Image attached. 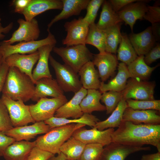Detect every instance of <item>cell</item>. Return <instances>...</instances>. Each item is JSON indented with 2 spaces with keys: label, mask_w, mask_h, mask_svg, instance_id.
Listing matches in <instances>:
<instances>
[{
  "label": "cell",
  "mask_w": 160,
  "mask_h": 160,
  "mask_svg": "<svg viewBox=\"0 0 160 160\" xmlns=\"http://www.w3.org/2000/svg\"><path fill=\"white\" fill-rule=\"evenodd\" d=\"M111 142L135 147L150 145L160 152V125L137 124L122 121L112 133Z\"/></svg>",
  "instance_id": "6da1fadb"
},
{
  "label": "cell",
  "mask_w": 160,
  "mask_h": 160,
  "mask_svg": "<svg viewBox=\"0 0 160 160\" xmlns=\"http://www.w3.org/2000/svg\"><path fill=\"white\" fill-rule=\"evenodd\" d=\"M35 88V84L29 76L16 67H9L2 92L13 100L24 103L31 99Z\"/></svg>",
  "instance_id": "7a4b0ae2"
},
{
  "label": "cell",
  "mask_w": 160,
  "mask_h": 160,
  "mask_svg": "<svg viewBox=\"0 0 160 160\" xmlns=\"http://www.w3.org/2000/svg\"><path fill=\"white\" fill-rule=\"evenodd\" d=\"M86 125L73 124L55 127L45 135L38 137L35 141L36 146L54 155L60 153L61 146L71 137L77 129Z\"/></svg>",
  "instance_id": "3957f363"
},
{
  "label": "cell",
  "mask_w": 160,
  "mask_h": 160,
  "mask_svg": "<svg viewBox=\"0 0 160 160\" xmlns=\"http://www.w3.org/2000/svg\"><path fill=\"white\" fill-rule=\"evenodd\" d=\"M52 51L61 57L65 64L77 73L85 64L92 60L93 58V54L84 44L65 47L55 46Z\"/></svg>",
  "instance_id": "277c9868"
},
{
  "label": "cell",
  "mask_w": 160,
  "mask_h": 160,
  "mask_svg": "<svg viewBox=\"0 0 160 160\" xmlns=\"http://www.w3.org/2000/svg\"><path fill=\"white\" fill-rule=\"evenodd\" d=\"M49 60L54 70L56 80L64 92L75 93L82 87L77 73L71 68L58 62L51 55Z\"/></svg>",
  "instance_id": "5b68a950"
},
{
  "label": "cell",
  "mask_w": 160,
  "mask_h": 160,
  "mask_svg": "<svg viewBox=\"0 0 160 160\" xmlns=\"http://www.w3.org/2000/svg\"><path fill=\"white\" fill-rule=\"evenodd\" d=\"M48 35L45 38L39 40L20 42L14 45L0 43V51L3 60L7 56L15 53L22 54H31L37 51L41 47L49 44H55L57 43L54 36L47 31Z\"/></svg>",
  "instance_id": "8992f818"
},
{
  "label": "cell",
  "mask_w": 160,
  "mask_h": 160,
  "mask_svg": "<svg viewBox=\"0 0 160 160\" xmlns=\"http://www.w3.org/2000/svg\"><path fill=\"white\" fill-rule=\"evenodd\" d=\"M67 101L65 96L59 98H41L36 104L29 105L30 112L36 122L44 121L54 116L57 110Z\"/></svg>",
  "instance_id": "52a82bcc"
},
{
  "label": "cell",
  "mask_w": 160,
  "mask_h": 160,
  "mask_svg": "<svg viewBox=\"0 0 160 160\" xmlns=\"http://www.w3.org/2000/svg\"><path fill=\"white\" fill-rule=\"evenodd\" d=\"M6 106L13 127L27 125L36 121L31 114L29 105L22 100H15L2 94L0 98Z\"/></svg>",
  "instance_id": "ba28073f"
},
{
  "label": "cell",
  "mask_w": 160,
  "mask_h": 160,
  "mask_svg": "<svg viewBox=\"0 0 160 160\" xmlns=\"http://www.w3.org/2000/svg\"><path fill=\"white\" fill-rule=\"evenodd\" d=\"M155 82L143 81L131 78L127 81L124 89L121 92L126 100H153L154 97Z\"/></svg>",
  "instance_id": "9c48e42d"
},
{
  "label": "cell",
  "mask_w": 160,
  "mask_h": 160,
  "mask_svg": "<svg viewBox=\"0 0 160 160\" xmlns=\"http://www.w3.org/2000/svg\"><path fill=\"white\" fill-rule=\"evenodd\" d=\"M89 25L82 17L66 22L64 26L67 33L65 37L62 41L63 44L66 46L86 45Z\"/></svg>",
  "instance_id": "30bf717a"
},
{
  "label": "cell",
  "mask_w": 160,
  "mask_h": 160,
  "mask_svg": "<svg viewBox=\"0 0 160 160\" xmlns=\"http://www.w3.org/2000/svg\"><path fill=\"white\" fill-rule=\"evenodd\" d=\"M19 24L18 28L12 34L9 39L2 42L12 44L16 42L37 40L39 37L40 31L37 20L35 18L30 21L19 18L17 20Z\"/></svg>",
  "instance_id": "8fae6325"
},
{
  "label": "cell",
  "mask_w": 160,
  "mask_h": 160,
  "mask_svg": "<svg viewBox=\"0 0 160 160\" xmlns=\"http://www.w3.org/2000/svg\"><path fill=\"white\" fill-rule=\"evenodd\" d=\"M114 130L113 128L100 130L95 127L88 129L83 127L76 130L72 136L86 144L97 143L104 146L111 142V135Z\"/></svg>",
  "instance_id": "7c38bea8"
},
{
  "label": "cell",
  "mask_w": 160,
  "mask_h": 160,
  "mask_svg": "<svg viewBox=\"0 0 160 160\" xmlns=\"http://www.w3.org/2000/svg\"><path fill=\"white\" fill-rule=\"evenodd\" d=\"M50 129L49 126L44 121H41L36 122L31 125L13 127L2 132L14 138L16 141H29L38 135L47 133Z\"/></svg>",
  "instance_id": "4fadbf2b"
},
{
  "label": "cell",
  "mask_w": 160,
  "mask_h": 160,
  "mask_svg": "<svg viewBox=\"0 0 160 160\" xmlns=\"http://www.w3.org/2000/svg\"><path fill=\"white\" fill-rule=\"evenodd\" d=\"M151 149L149 147H135L111 142L103 148L100 160H125L132 153Z\"/></svg>",
  "instance_id": "5bb4252c"
},
{
  "label": "cell",
  "mask_w": 160,
  "mask_h": 160,
  "mask_svg": "<svg viewBox=\"0 0 160 160\" xmlns=\"http://www.w3.org/2000/svg\"><path fill=\"white\" fill-rule=\"evenodd\" d=\"M87 90L82 87L74 93L72 98L61 106L56 111L54 116L68 119L78 118L84 114L80 106L83 99L86 95Z\"/></svg>",
  "instance_id": "9a60e30c"
},
{
  "label": "cell",
  "mask_w": 160,
  "mask_h": 160,
  "mask_svg": "<svg viewBox=\"0 0 160 160\" xmlns=\"http://www.w3.org/2000/svg\"><path fill=\"white\" fill-rule=\"evenodd\" d=\"M149 1L138 0L128 4L117 12L120 19L129 25L132 31L136 21L143 19L148 9L147 3Z\"/></svg>",
  "instance_id": "2e32d148"
},
{
  "label": "cell",
  "mask_w": 160,
  "mask_h": 160,
  "mask_svg": "<svg viewBox=\"0 0 160 160\" xmlns=\"http://www.w3.org/2000/svg\"><path fill=\"white\" fill-rule=\"evenodd\" d=\"M39 57L38 51L28 55L15 53L5 58L4 61L9 67H14L25 73L32 79V69Z\"/></svg>",
  "instance_id": "e0dca14e"
},
{
  "label": "cell",
  "mask_w": 160,
  "mask_h": 160,
  "mask_svg": "<svg viewBox=\"0 0 160 160\" xmlns=\"http://www.w3.org/2000/svg\"><path fill=\"white\" fill-rule=\"evenodd\" d=\"M64 92L56 80L52 78H44L38 80L35 84L34 93L31 100L37 102L41 98L48 96L61 97L65 96Z\"/></svg>",
  "instance_id": "ac0fdd59"
},
{
  "label": "cell",
  "mask_w": 160,
  "mask_h": 160,
  "mask_svg": "<svg viewBox=\"0 0 160 160\" xmlns=\"http://www.w3.org/2000/svg\"><path fill=\"white\" fill-rule=\"evenodd\" d=\"M92 62L97 68L99 77L103 82L113 74L118 63L116 56L106 52L93 54Z\"/></svg>",
  "instance_id": "d6986e66"
},
{
  "label": "cell",
  "mask_w": 160,
  "mask_h": 160,
  "mask_svg": "<svg viewBox=\"0 0 160 160\" xmlns=\"http://www.w3.org/2000/svg\"><path fill=\"white\" fill-rule=\"evenodd\" d=\"M122 121L137 124L158 125L160 124V116L155 110H135L127 107L124 112Z\"/></svg>",
  "instance_id": "ffe728a7"
},
{
  "label": "cell",
  "mask_w": 160,
  "mask_h": 160,
  "mask_svg": "<svg viewBox=\"0 0 160 160\" xmlns=\"http://www.w3.org/2000/svg\"><path fill=\"white\" fill-rule=\"evenodd\" d=\"M128 37L138 56L144 55L156 43L152 33L151 26L139 33H132Z\"/></svg>",
  "instance_id": "44dd1931"
},
{
  "label": "cell",
  "mask_w": 160,
  "mask_h": 160,
  "mask_svg": "<svg viewBox=\"0 0 160 160\" xmlns=\"http://www.w3.org/2000/svg\"><path fill=\"white\" fill-rule=\"evenodd\" d=\"M63 6L61 0H31L22 14L25 20L30 21L38 15L48 10H61Z\"/></svg>",
  "instance_id": "7402d4cb"
},
{
  "label": "cell",
  "mask_w": 160,
  "mask_h": 160,
  "mask_svg": "<svg viewBox=\"0 0 160 160\" xmlns=\"http://www.w3.org/2000/svg\"><path fill=\"white\" fill-rule=\"evenodd\" d=\"M63 4L61 12L52 19L47 25V31L55 23L73 16L79 15L86 9L90 0H61Z\"/></svg>",
  "instance_id": "603a6c76"
},
{
  "label": "cell",
  "mask_w": 160,
  "mask_h": 160,
  "mask_svg": "<svg viewBox=\"0 0 160 160\" xmlns=\"http://www.w3.org/2000/svg\"><path fill=\"white\" fill-rule=\"evenodd\" d=\"M55 45H46L38 49L39 60L37 65L32 72V77L35 84L41 78H52L49 68L48 61L50 53Z\"/></svg>",
  "instance_id": "cb8c5ba5"
},
{
  "label": "cell",
  "mask_w": 160,
  "mask_h": 160,
  "mask_svg": "<svg viewBox=\"0 0 160 160\" xmlns=\"http://www.w3.org/2000/svg\"><path fill=\"white\" fill-rule=\"evenodd\" d=\"M129 78L131 76L127 65L123 63H120L118 65L117 75L107 84L101 82L99 91L102 93L110 91L121 92L125 88L127 79Z\"/></svg>",
  "instance_id": "d4e9b609"
},
{
  "label": "cell",
  "mask_w": 160,
  "mask_h": 160,
  "mask_svg": "<svg viewBox=\"0 0 160 160\" xmlns=\"http://www.w3.org/2000/svg\"><path fill=\"white\" fill-rule=\"evenodd\" d=\"M35 146V141H15L6 149L3 156L6 160H26Z\"/></svg>",
  "instance_id": "484cf974"
},
{
  "label": "cell",
  "mask_w": 160,
  "mask_h": 160,
  "mask_svg": "<svg viewBox=\"0 0 160 160\" xmlns=\"http://www.w3.org/2000/svg\"><path fill=\"white\" fill-rule=\"evenodd\" d=\"M82 87L87 89H99L101 82L98 71L96 69L92 61L85 64L78 73Z\"/></svg>",
  "instance_id": "4316f807"
},
{
  "label": "cell",
  "mask_w": 160,
  "mask_h": 160,
  "mask_svg": "<svg viewBox=\"0 0 160 160\" xmlns=\"http://www.w3.org/2000/svg\"><path fill=\"white\" fill-rule=\"evenodd\" d=\"M99 120L91 114L84 113L80 117L77 119H69L53 116L44 121L50 129L62 126L73 124H81L94 127Z\"/></svg>",
  "instance_id": "83f0119b"
},
{
  "label": "cell",
  "mask_w": 160,
  "mask_h": 160,
  "mask_svg": "<svg viewBox=\"0 0 160 160\" xmlns=\"http://www.w3.org/2000/svg\"><path fill=\"white\" fill-rule=\"evenodd\" d=\"M144 55L138 56L132 62L127 65L131 78L146 81L150 77L152 72L159 65L151 67L144 60Z\"/></svg>",
  "instance_id": "f1b7e54d"
},
{
  "label": "cell",
  "mask_w": 160,
  "mask_h": 160,
  "mask_svg": "<svg viewBox=\"0 0 160 160\" xmlns=\"http://www.w3.org/2000/svg\"><path fill=\"white\" fill-rule=\"evenodd\" d=\"M99 20L96 24L98 28L105 30L122 22L117 12L113 9L109 1L104 0Z\"/></svg>",
  "instance_id": "f546056e"
},
{
  "label": "cell",
  "mask_w": 160,
  "mask_h": 160,
  "mask_svg": "<svg viewBox=\"0 0 160 160\" xmlns=\"http://www.w3.org/2000/svg\"><path fill=\"white\" fill-rule=\"evenodd\" d=\"M127 107L126 100L122 98L111 115L106 120L97 122L94 127L100 130L118 127L122 121L124 112Z\"/></svg>",
  "instance_id": "4dcf8cb0"
},
{
  "label": "cell",
  "mask_w": 160,
  "mask_h": 160,
  "mask_svg": "<svg viewBox=\"0 0 160 160\" xmlns=\"http://www.w3.org/2000/svg\"><path fill=\"white\" fill-rule=\"evenodd\" d=\"M102 93L97 90H87L86 95L82 100L80 106L84 113L91 114L95 111L106 110L105 106L100 102Z\"/></svg>",
  "instance_id": "1f68e13d"
},
{
  "label": "cell",
  "mask_w": 160,
  "mask_h": 160,
  "mask_svg": "<svg viewBox=\"0 0 160 160\" xmlns=\"http://www.w3.org/2000/svg\"><path fill=\"white\" fill-rule=\"evenodd\" d=\"M121 39L118 49L117 59L127 65L134 61L138 56L129 37L124 33H121Z\"/></svg>",
  "instance_id": "d6a6232c"
},
{
  "label": "cell",
  "mask_w": 160,
  "mask_h": 160,
  "mask_svg": "<svg viewBox=\"0 0 160 160\" xmlns=\"http://www.w3.org/2000/svg\"><path fill=\"white\" fill-rule=\"evenodd\" d=\"M85 145L72 136L61 146L60 151L66 156V160H78Z\"/></svg>",
  "instance_id": "836d02e7"
},
{
  "label": "cell",
  "mask_w": 160,
  "mask_h": 160,
  "mask_svg": "<svg viewBox=\"0 0 160 160\" xmlns=\"http://www.w3.org/2000/svg\"><path fill=\"white\" fill-rule=\"evenodd\" d=\"M121 23L103 31L105 36V52L116 54L121 39Z\"/></svg>",
  "instance_id": "e575fe53"
},
{
  "label": "cell",
  "mask_w": 160,
  "mask_h": 160,
  "mask_svg": "<svg viewBox=\"0 0 160 160\" xmlns=\"http://www.w3.org/2000/svg\"><path fill=\"white\" fill-rule=\"evenodd\" d=\"M85 44H90L95 47L99 53L105 52L104 32L98 28L95 23L89 25Z\"/></svg>",
  "instance_id": "d590c367"
},
{
  "label": "cell",
  "mask_w": 160,
  "mask_h": 160,
  "mask_svg": "<svg viewBox=\"0 0 160 160\" xmlns=\"http://www.w3.org/2000/svg\"><path fill=\"white\" fill-rule=\"evenodd\" d=\"M122 98L121 92L110 91L102 93L100 100L105 104L107 114L113 111Z\"/></svg>",
  "instance_id": "8d00e7d4"
},
{
  "label": "cell",
  "mask_w": 160,
  "mask_h": 160,
  "mask_svg": "<svg viewBox=\"0 0 160 160\" xmlns=\"http://www.w3.org/2000/svg\"><path fill=\"white\" fill-rule=\"evenodd\" d=\"M127 107L135 110H153L160 111V100H126Z\"/></svg>",
  "instance_id": "74e56055"
},
{
  "label": "cell",
  "mask_w": 160,
  "mask_h": 160,
  "mask_svg": "<svg viewBox=\"0 0 160 160\" xmlns=\"http://www.w3.org/2000/svg\"><path fill=\"white\" fill-rule=\"evenodd\" d=\"M103 146L97 143L86 144L78 160H100Z\"/></svg>",
  "instance_id": "f35d334b"
},
{
  "label": "cell",
  "mask_w": 160,
  "mask_h": 160,
  "mask_svg": "<svg viewBox=\"0 0 160 160\" xmlns=\"http://www.w3.org/2000/svg\"><path fill=\"white\" fill-rule=\"evenodd\" d=\"M104 0H90L86 9L87 12L83 19L89 25L95 23L97 15V12L100 6Z\"/></svg>",
  "instance_id": "ab89813d"
},
{
  "label": "cell",
  "mask_w": 160,
  "mask_h": 160,
  "mask_svg": "<svg viewBox=\"0 0 160 160\" xmlns=\"http://www.w3.org/2000/svg\"><path fill=\"white\" fill-rule=\"evenodd\" d=\"M13 127L7 109L0 99V131H6Z\"/></svg>",
  "instance_id": "60d3db41"
},
{
  "label": "cell",
  "mask_w": 160,
  "mask_h": 160,
  "mask_svg": "<svg viewBox=\"0 0 160 160\" xmlns=\"http://www.w3.org/2000/svg\"><path fill=\"white\" fill-rule=\"evenodd\" d=\"M143 19L152 24L160 23V7L159 1H157L152 6H148V9Z\"/></svg>",
  "instance_id": "b9f144b4"
},
{
  "label": "cell",
  "mask_w": 160,
  "mask_h": 160,
  "mask_svg": "<svg viewBox=\"0 0 160 160\" xmlns=\"http://www.w3.org/2000/svg\"><path fill=\"white\" fill-rule=\"evenodd\" d=\"M55 155L35 146L31 151L26 160H48Z\"/></svg>",
  "instance_id": "7bdbcfd3"
},
{
  "label": "cell",
  "mask_w": 160,
  "mask_h": 160,
  "mask_svg": "<svg viewBox=\"0 0 160 160\" xmlns=\"http://www.w3.org/2000/svg\"><path fill=\"white\" fill-rule=\"evenodd\" d=\"M160 58V44L156 43L155 46L144 55V60L149 66Z\"/></svg>",
  "instance_id": "ee69618b"
},
{
  "label": "cell",
  "mask_w": 160,
  "mask_h": 160,
  "mask_svg": "<svg viewBox=\"0 0 160 160\" xmlns=\"http://www.w3.org/2000/svg\"><path fill=\"white\" fill-rule=\"evenodd\" d=\"M15 141L13 138L0 131V156H3L6 149Z\"/></svg>",
  "instance_id": "f6af8a7d"
},
{
  "label": "cell",
  "mask_w": 160,
  "mask_h": 160,
  "mask_svg": "<svg viewBox=\"0 0 160 160\" xmlns=\"http://www.w3.org/2000/svg\"><path fill=\"white\" fill-rule=\"evenodd\" d=\"M138 1V0H110L108 1L113 10L117 12L128 4Z\"/></svg>",
  "instance_id": "bcb514c9"
},
{
  "label": "cell",
  "mask_w": 160,
  "mask_h": 160,
  "mask_svg": "<svg viewBox=\"0 0 160 160\" xmlns=\"http://www.w3.org/2000/svg\"><path fill=\"white\" fill-rule=\"evenodd\" d=\"M31 0H14L12 4L14 7L15 12L21 14L28 6Z\"/></svg>",
  "instance_id": "7dc6e473"
},
{
  "label": "cell",
  "mask_w": 160,
  "mask_h": 160,
  "mask_svg": "<svg viewBox=\"0 0 160 160\" xmlns=\"http://www.w3.org/2000/svg\"><path fill=\"white\" fill-rule=\"evenodd\" d=\"M9 67L4 61L0 67V92L2 91Z\"/></svg>",
  "instance_id": "c3c4849f"
},
{
  "label": "cell",
  "mask_w": 160,
  "mask_h": 160,
  "mask_svg": "<svg viewBox=\"0 0 160 160\" xmlns=\"http://www.w3.org/2000/svg\"><path fill=\"white\" fill-rule=\"evenodd\" d=\"M160 23L152 24L151 26L152 33L156 41L160 40Z\"/></svg>",
  "instance_id": "681fc988"
},
{
  "label": "cell",
  "mask_w": 160,
  "mask_h": 160,
  "mask_svg": "<svg viewBox=\"0 0 160 160\" xmlns=\"http://www.w3.org/2000/svg\"><path fill=\"white\" fill-rule=\"evenodd\" d=\"M13 26V23L12 22L5 27L2 26L0 24V40L2 39L5 37L4 34L8 33L12 29Z\"/></svg>",
  "instance_id": "f907efd6"
},
{
  "label": "cell",
  "mask_w": 160,
  "mask_h": 160,
  "mask_svg": "<svg viewBox=\"0 0 160 160\" xmlns=\"http://www.w3.org/2000/svg\"><path fill=\"white\" fill-rule=\"evenodd\" d=\"M140 160H160V152L143 155Z\"/></svg>",
  "instance_id": "816d5d0a"
},
{
  "label": "cell",
  "mask_w": 160,
  "mask_h": 160,
  "mask_svg": "<svg viewBox=\"0 0 160 160\" xmlns=\"http://www.w3.org/2000/svg\"><path fill=\"white\" fill-rule=\"evenodd\" d=\"M48 160H66L65 155L60 152L55 156V155L50 158Z\"/></svg>",
  "instance_id": "f5cc1de1"
},
{
  "label": "cell",
  "mask_w": 160,
  "mask_h": 160,
  "mask_svg": "<svg viewBox=\"0 0 160 160\" xmlns=\"http://www.w3.org/2000/svg\"><path fill=\"white\" fill-rule=\"evenodd\" d=\"M3 61L2 55L0 51V67L2 64Z\"/></svg>",
  "instance_id": "db71d44e"
},
{
  "label": "cell",
  "mask_w": 160,
  "mask_h": 160,
  "mask_svg": "<svg viewBox=\"0 0 160 160\" xmlns=\"http://www.w3.org/2000/svg\"><path fill=\"white\" fill-rule=\"evenodd\" d=\"M1 20V19L0 18V24H1V23L0 22Z\"/></svg>",
  "instance_id": "11a10c76"
}]
</instances>
